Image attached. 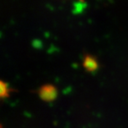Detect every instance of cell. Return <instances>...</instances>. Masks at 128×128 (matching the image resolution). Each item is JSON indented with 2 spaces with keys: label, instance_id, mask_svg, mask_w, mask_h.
<instances>
[]
</instances>
